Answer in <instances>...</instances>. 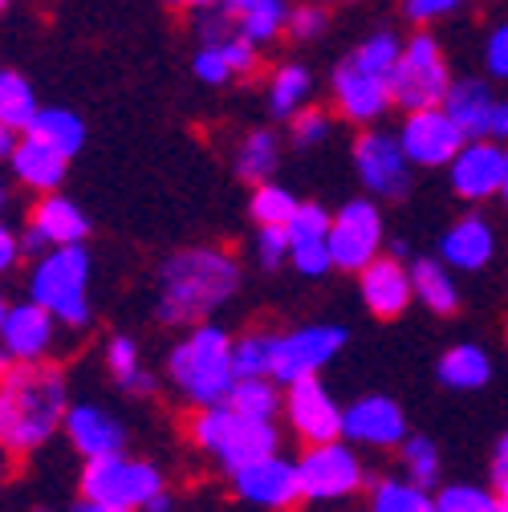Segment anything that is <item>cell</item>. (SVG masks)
<instances>
[{
  "instance_id": "15",
  "label": "cell",
  "mask_w": 508,
  "mask_h": 512,
  "mask_svg": "<svg viewBox=\"0 0 508 512\" xmlns=\"http://www.w3.org/2000/svg\"><path fill=\"white\" fill-rule=\"evenodd\" d=\"M399 143L411 167H448L468 143V135L452 122V114L443 106H427V110H407Z\"/></svg>"
},
{
  "instance_id": "44",
  "label": "cell",
  "mask_w": 508,
  "mask_h": 512,
  "mask_svg": "<svg viewBox=\"0 0 508 512\" xmlns=\"http://www.w3.org/2000/svg\"><path fill=\"white\" fill-rule=\"evenodd\" d=\"M220 49H224V57H228V66H232V74L236 78H248L252 70H257V41H248L244 33H232L228 41H220Z\"/></svg>"
},
{
  "instance_id": "40",
  "label": "cell",
  "mask_w": 508,
  "mask_h": 512,
  "mask_svg": "<svg viewBox=\"0 0 508 512\" xmlns=\"http://www.w3.org/2000/svg\"><path fill=\"white\" fill-rule=\"evenodd\" d=\"M496 488L480 484H439L435 488V512H492Z\"/></svg>"
},
{
  "instance_id": "55",
  "label": "cell",
  "mask_w": 508,
  "mask_h": 512,
  "mask_svg": "<svg viewBox=\"0 0 508 512\" xmlns=\"http://www.w3.org/2000/svg\"><path fill=\"white\" fill-rule=\"evenodd\" d=\"M220 5H224V9H232V13H244V9L252 5V0H220Z\"/></svg>"
},
{
  "instance_id": "31",
  "label": "cell",
  "mask_w": 508,
  "mask_h": 512,
  "mask_svg": "<svg viewBox=\"0 0 508 512\" xmlns=\"http://www.w3.org/2000/svg\"><path fill=\"white\" fill-rule=\"evenodd\" d=\"M224 403L252 419H277L285 411V391L277 378H236Z\"/></svg>"
},
{
  "instance_id": "54",
  "label": "cell",
  "mask_w": 508,
  "mask_h": 512,
  "mask_svg": "<svg viewBox=\"0 0 508 512\" xmlns=\"http://www.w3.org/2000/svg\"><path fill=\"white\" fill-rule=\"evenodd\" d=\"M143 512H171V492H167V488H163V492H159V496H151V500H147V508H143Z\"/></svg>"
},
{
  "instance_id": "36",
  "label": "cell",
  "mask_w": 508,
  "mask_h": 512,
  "mask_svg": "<svg viewBox=\"0 0 508 512\" xmlns=\"http://www.w3.org/2000/svg\"><path fill=\"white\" fill-rule=\"evenodd\" d=\"M399 460H403V476L423 484V488H439L443 480V456L439 447L427 439V435H407L403 447H399Z\"/></svg>"
},
{
  "instance_id": "24",
  "label": "cell",
  "mask_w": 508,
  "mask_h": 512,
  "mask_svg": "<svg viewBox=\"0 0 508 512\" xmlns=\"http://www.w3.org/2000/svg\"><path fill=\"white\" fill-rule=\"evenodd\" d=\"M411 285H415V301L423 309H431L435 317H452L460 309V285H456L452 269L435 261V256L411 261Z\"/></svg>"
},
{
  "instance_id": "28",
  "label": "cell",
  "mask_w": 508,
  "mask_h": 512,
  "mask_svg": "<svg viewBox=\"0 0 508 512\" xmlns=\"http://www.w3.org/2000/svg\"><path fill=\"white\" fill-rule=\"evenodd\" d=\"M366 512H435V492L407 476H374L366 484Z\"/></svg>"
},
{
  "instance_id": "64",
  "label": "cell",
  "mask_w": 508,
  "mask_h": 512,
  "mask_svg": "<svg viewBox=\"0 0 508 512\" xmlns=\"http://www.w3.org/2000/svg\"><path fill=\"white\" fill-rule=\"evenodd\" d=\"M504 334H508V326H504Z\"/></svg>"
},
{
  "instance_id": "18",
  "label": "cell",
  "mask_w": 508,
  "mask_h": 512,
  "mask_svg": "<svg viewBox=\"0 0 508 512\" xmlns=\"http://www.w3.org/2000/svg\"><path fill=\"white\" fill-rule=\"evenodd\" d=\"M330 224L334 216L322 204H301L293 212L289 228V265L301 277H326L334 269V256H330Z\"/></svg>"
},
{
  "instance_id": "20",
  "label": "cell",
  "mask_w": 508,
  "mask_h": 512,
  "mask_svg": "<svg viewBox=\"0 0 508 512\" xmlns=\"http://www.w3.org/2000/svg\"><path fill=\"white\" fill-rule=\"evenodd\" d=\"M57 338V317L37 305L33 297L21 305H9L5 326H0V346H5L17 362H45Z\"/></svg>"
},
{
  "instance_id": "1",
  "label": "cell",
  "mask_w": 508,
  "mask_h": 512,
  "mask_svg": "<svg viewBox=\"0 0 508 512\" xmlns=\"http://www.w3.org/2000/svg\"><path fill=\"white\" fill-rule=\"evenodd\" d=\"M240 289V261L224 248L196 244L167 256L159 269L155 317L163 326H200Z\"/></svg>"
},
{
  "instance_id": "5",
  "label": "cell",
  "mask_w": 508,
  "mask_h": 512,
  "mask_svg": "<svg viewBox=\"0 0 508 512\" xmlns=\"http://www.w3.org/2000/svg\"><path fill=\"white\" fill-rule=\"evenodd\" d=\"M90 252L86 244H57L33 261L29 297L45 305L61 326H86L90 322Z\"/></svg>"
},
{
  "instance_id": "41",
  "label": "cell",
  "mask_w": 508,
  "mask_h": 512,
  "mask_svg": "<svg viewBox=\"0 0 508 512\" xmlns=\"http://www.w3.org/2000/svg\"><path fill=\"white\" fill-rule=\"evenodd\" d=\"M334 131V118L326 110H317V106H301L293 118H289V135H293V147L309 151L317 143H326Z\"/></svg>"
},
{
  "instance_id": "7",
  "label": "cell",
  "mask_w": 508,
  "mask_h": 512,
  "mask_svg": "<svg viewBox=\"0 0 508 512\" xmlns=\"http://www.w3.org/2000/svg\"><path fill=\"white\" fill-rule=\"evenodd\" d=\"M167 488L163 472L151 460H131L126 452L94 456L82 468V500L98 504H118V508H147L151 496Z\"/></svg>"
},
{
  "instance_id": "39",
  "label": "cell",
  "mask_w": 508,
  "mask_h": 512,
  "mask_svg": "<svg viewBox=\"0 0 508 512\" xmlns=\"http://www.w3.org/2000/svg\"><path fill=\"white\" fill-rule=\"evenodd\" d=\"M399 53H403V41H399L391 29H378V33H370V37H366L350 57L358 61L362 70H370V74H378V78H387V82H391Z\"/></svg>"
},
{
  "instance_id": "51",
  "label": "cell",
  "mask_w": 508,
  "mask_h": 512,
  "mask_svg": "<svg viewBox=\"0 0 508 512\" xmlns=\"http://www.w3.org/2000/svg\"><path fill=\"white\" fill-rule=\"evenodd\" d=\"M488 139L508 143V98H496V110H492V122H488Z\"/></svg>"
},
{
  "instance_id": "62",
  "label": "cell",
  "mask_w": 508,
  "mask_h": 512,
  "mask_svg": "<svg viewBox=\"0 0 508 512\" xmlns=\"http://www.w3.org/2000/svg\"><path fill=\"white\" fill-rule=\"evenodd\" d=\"M5 5H9V0H0V13H5Z\"/></svg>"
},
{
  "instance_id": "12",
  "label": "cell",
  "mask_w": 508,
  "mask_h": 512,
  "mask_svg": "<svg viewBox=\"0 0 508 512\" xmlns=\"http://www.w3.org/2000/svg\"><path fill=\"white\" fill-rule=\"evenodd\" d=\"M232 492L244 504H257L265 512H293L305 496H301V476H297V460H285L281 452L261 456L236 472H228Z\"/></svg>"
},
{
  "instance_id": "14",
  "label": "cell",
  "mask_w": 508,
  "mask_h": 512,
  "mask_svg": "<svg viewBox=\"0 0 508 512\" xmlns=\"http://www.w3.org/2000/svg\"><path fill=\"white\" fill-rule=\"evenodd\" d=\"M411 435L403 407L391 395H362L342 411V439L370 452H399Z\"/></svg>"
},
{
  "instance_id": "45",
  "label": "cell",
  "mask_w": 508,
  "mask_h": 512,
  "mask_svg": "<svg viewBox=\"0 0 508 512\" xmlns=\"http://www.w3.org/2000/svg\"><path fill=\"white\" fill-rule=\"evenodd\" d=\"M326 21H330V17H326L322 5H301V9L289 13V25H285V29H289L297 41H313V37L326 33Z\"/></svg>"
},
{
  "instance_id": "53",
  "label": "cell",
  "mask_w": 508,
  "mask_h": 512,
  "mask_svg": "<svg viewBox=\"0 0 508 512\" xmlns=\"http://www.w3.org/2000/svg\"><path fill=\"white\" fill-rule=\"evenodd\" d=\"M74 512H139V508H118V504H98V500H82Z\"/></svg>"
},
{
  "instance_id": "32",
  "label": "cell",
  "mask_w": 508,
  "mask_h": 512,
  "mask_svg": "<svg viewBox=\"0 0 508 512\" xmlns=\"http://www.w3.org/2000/svg\"><path fill=\"white\" fill-rule=\"evenodd\" d=\"M106 370L114 374V382L126 395H151L155 391V374L143 370L139 346H135V338H126V334H114L106 342Z\"/></svg>"
},
{
  "instance_id": "38",
  "label": "cell",
  "mask_w": 508,
  "mask_h": 512,
  "mask_svg": "<svg viewBox=\"0 0 508 512\" xmlns=\"http://www.w3.org/2000/svg\"><path fill=\"white\" fill-rule=\"evenodd\" d=\"M297 208H301V200L293 196L289 187H277L273 179H265V183H257V191H252L248 216L257 224H289Z\"/></svg>"
},
{
  "instance_id": "37",
  "label": "cell",
  "mask_w": 508,
  "mask_h": 512,
  "mask_svg": "<svg viewBox=\"0 0 508 512\" xmlns=\"http://www.w3.org/2000/svg\"><path fill=\"white\" fill-rule=\"evenodd\" d=\"M236 25L248 41L265 45L289 25V9H285V0H252L244 13H236Z\"/></svg>"
},
{
  "instance_id": "60",
  "label": "cell",
  "mask_w": 508,
  "mask_h": 512,
  "mask_svg": "<svg viewBox=\"0 0 508 512\" xmlns=\"http://www.w3.org/2000/svg\"><path fill=\"white\" fill-rule=\"evenodd\" d=\"M0 480H5V443H0Z\"/></svg>"
},
{
  "instance_id": "19",
  "label": "cell",
  "mask_w": 508,
  "mask_h": 512,
  "mask_svg": "<svg viewBox=\"0 0 508 512\" xmlns=\"http://www.w3.org/2000/svg\"><path fill=\"white\" fill-rule=\"evenodd\" d=\"M334 98H338V110L350 118V122H378L395 102H391V82L378 78L370 70H362L354 57H346L342 66L334 70Z\"/></svg>"
},
{
  "instance_id": "57",
  "label": "cell",
  "mask_w": 508,
  "mask_h": 512,
  "mask_svg": "<svg viewBox=\"0 0 508 512\" xmlns=\"http://www.w3.org/2000/svg\"><path fill=\"white\" fill-rule=\"evenodd\" d=\"M5 208H9V187L0 183V216H5Z\"/></svg>"
},
{
  "instance_id": "3",
  "label": "cell",
  "mask_w": 508,
  "mask_h": 512,
  "mask_svg": "<svg viewBox=\"0 0 508 512\" xmlns=\"http://www.w3.org/2000/svg\"><path fill=\"white\" fill-rule=\"evenodd\" d=\"M232 334L216 322L187 326V334L175 342L167 354V378L171 387L192 403V407H216L228 399L236 382V362H232Z\"/></svg>"
},
{
  "instance_id": "22",
  "label": "cell",
  "mask_w": 508,
  "mask_h": 512,
  "mask_svg": "<svg viewBox=\"0 0 508 512\" xmlns=\"http://www.w3.org/2000/svg\"><path fill=\"white\" fill-rule=\"evenodd\" d=\"M492 256H496V232L476 212L456 220L439 240V261L448 265L452 273H480V269L492 265Z\"/></svg>"
},
{
  "instance_id": "26",
  "label": "cell",
  "mask_w": 508,
  "mask_h": 512,
  "mask_svg": "<svg viewBox=\"0 0 508 512\" xmlns=\"http://www.w3.org/2000/svg\"><path fill=\"white\" fill-rule=\"evenodd\" d=\"M443 110L452 114V122L468 139H488V122L496 110V94L484 82H452L448 98H443Z\"/></svg>"
},
{
  "instance_id": "25",
  "label": "cell",
  "mask_w": 508,
  "mask_h": 512,
  "mask_svg": "<svg viewBox=\"0 0 508 512\" xmlns=\"http://www.w3.org/2000/svg\"><path fill=\"white\" fill-rule=\"evenodd\" d=\"M435 374L448 391H480L492 378V358L476 342H456L452 350H443L435 362Z\"/></svg>"
},
{
  "instance_id": "9",
  "label": "cell",
  "mask_w": 508,
  "mask_h": 512,
  "mask_svg": "<svg viewBox=\"0 0 508 512\" xmlns=\"http://www.w3.org/2000/svg\"><path fill=\"white\" fill-rule=\"evenodd\" d=\"M383 212H378L374 196L370 200H350L334 212L330 224V256L338 273H362L374 256H383Z\"/></svg>"
},
{
  "instance_id": "49",
  "label": "cell",
  "mask_w": 508,
  "mask_h": 512,
  "mask_svg": "<svg viewBox=\"0 0 508 512\" xmlns=\"http://www.w3.org/2000/svg\"><path fill=\"white\" fill-rule=\"evenodd\" d=\"M488 480H492L496 492H508V431H500V439H496V447H492Z\"/></svg>"
},
{
  "instance_id": "29",
  "label": "cell",
  "mask_w": 508,
  "mask_h": 512,
  "mask_svg": "<svg viewBox=\"0 0 508 512\" xmlns=\"http://www.w3.org/2000/svg\"><path fill=\"white\" fill-rule=\"evenodd\" d=\"M277 163H281V139H277V131H265V126L261 131H248L240 139V147H236V159H232L236 175L244 183H252V187L273 179Z\"/></svg>"
},
{
  "instance_id": "59",
  "label": "cell",
  "mask_w": 508,
  "mask_h": 512,
  "mask_svg": "<svg viewBox=\"0 0 508 512\" xmlns=\"http://www.w3.org/2000/svg\"><path fill=\"white\" fill-rule=\"evenodd\" d=\"M5 313H9V301H5V297H0V326H5Z\"/></svg>"
},
{
  "instance_id": "34",
  "label": "cell",
  "mask_w": 508,
  "mask_h": 512,
  "mask_svg": "<svg viewBox=\"0 0 508 512\" xmlns=\"http://www.w3.org/2000/svg\"><path fill=\"white\" fill-rule=\"evenodd\" d=\"M37 114H41V106H37V90L29 86V78L17 70H0V122L17 126V131H29V122Z\"/></svg>"
},
{
  "instance_id": "50",
  "label": "cell",
  "mask_w": 508,
  "mask_h": 512,
  "mask_svg": "<svg viewBox=\"0 0 508 512\" xmlns=\"http://www.w3.org/2000/svg\"><path fill=\"white\" fill-rule=\"evenodd\" d=\"M49 248H53V244H49V236H45V232H41V228L29 220V228L21 232V252H25V256H33V261H37V256H45Z\"/></svg>"
},
{
  "instance_id": "6",
  "label": "cell",
  "mask_w": 508,
  "mask_h": 512,
  "mask_svg": "<svg viewBox=\"0 0 508 512\" xmlns=\"http://www.w3.org/2000/svg\"><path fill=\"white\" fill-rule=\"evenodd\" d=\"M297 476H301V496L309 504H338L370 484L358 447L346 439L309 443L297 456Z\"/></svg>"
},
{
  "instance_id": "43",
  "label": "cell",
  "mask_w": 508,
  "mask_h": 512,
  "mask_svg": "<svg viewBox=\"0 0 508 512\" xmlns=\"http://www.w3.org/2000/svg\"><path fill=\"white\" fill-rule=\"evenodd\" d=\"M196 78H200V82H208V86H224V82H232V78H236L220 45H204V49L196 53Z\"/></svg>"
},
{
  "instance_id": "2",
  "label": "cell",
  "mask_w": 508,
  "mask_h": 512,
  "mask_svg": "<svg viewBox=\"0 0 508 512\" xmlns=\"http://www.w3.org/2000/svg\"><path fill=\"white\" fill-rule=\"evenodd\" d=\"M0 411H5V452L29 456L45 447L70 411V382L49 362H17L0 374Z\"/></svg>"
},
{
  "instance_id": "21",
  "label": "cell",
  "mask_w": 508,
  "mask_h": 512,
  "mask_svg": "<svg viewBox=\"0 0 508 512\" xmlns=\"http://www.w3.org/2000/svg\"><path fill=\"white\" fill-rule=\"evenodd\" d=\"M61 431H66L70 447H74L82 460L110 456V452H122V447H126V431H122V423H118L110 411H102L98 403H70Z\"/></svg>"
},
{
  "instance_id": "17",
  "label": "cell",
  "mask_w": 508,
  "mask_h": 512,
  "mask_svg": "<svg viewBox=\"0 0 508 512\" xmlns=\"http://www.w3.org/2000/svg\"><path fill=\"white\" fill-rule=\"evenodd\" d=\"M358 293H362V305L374 317L395 322V317H403L407 305L415 301L411 265L403 261V256H374V261L358 273Z\"/></svg>"
},
{
  "instance_id": "35",
  "label": "cell",
  "mask_w": 508,
  "mask_h": 512,
  "mask_svg": "<svg viewBox=\"0 0 508 512\" xmlns=\"http://www.w3.org/2000/svg\"><path fill=\"white\" fill-rule=\"evenodd\" d=\"M273 346H277L273 330H248V334H240L232 342L236 378H273Z\"/></svg>"
},
{
  "instance_id": "23",
  "label": "cell",
  "mask_w": 508,
  "mask_h": 512,
  "mask_svg": "<svg viewBox=\"0 0 508 512\" xmlns=\"http://www.w3.org/2000/svg\"><path fill=\"white\" fill-rule=\"evenodd\" d=\"M9 163H13L17 183H25L29 191H37V196H49V191H57L61 179H66V171H70V155L53 151L49 143H41L33 135H25L17 143V151H13Z\"/></svg>"
},
{
  "instance_id": "46",
  "label": "cell",
  "mask_w": 508,
  "mask_h": 512,
  "mask_svg": "<svg viewBox=\"0 0 508 512\" xmlns=\"http://www.w3.org/2000/svg\"><path fill=\"white\" fill-rule=\"evenodd\" d=\"M484 66H488V74H492V78L508 82V21H504V25H496V29L488 33V45H484Z\"/></svg>"
},
{
  "instance_id": "63",
  "label": "cell",
  "mask_w": 508,
  "mask_h": 512,
  "mask_svg": "<svg viewBox=\"0 0 508 512\" xmlns=\"http://www.w3.org/2000/svg\"><path fill=\"white\" fill-rule=\"evenodd\" d=\"M171 5H187V0H171Z\"/></svg>"
},
{
  "instance_id": "58",
  "label": "cell",
  "mask_w": 508,
  "mask_h": 512,
  "mask_svg": "<svg viewBox=\"0 0 508 512\" xmlns=\"http://www.w3.org/2000/svg\"><path fill=\"white\" fill-rule=\"evenodd\" d=\"M500 200H504V208H508V171H504V187H500Z\"/></svg>"
},
{
  "instance_id": "52",
  "label": "cell",
  "mask_w": 508,
  "mask_h": 512,
  "mask_svg": "<svg viewBox=\"0 0 508 512\" xmlns=\"http://www.w3.org/2000/svg\"><path fill=\"white\" fill-rule=\"evenodd\" d=\"M21 131H17V126H9V122H0V159H13V151H17V139Z\"/></svg>"
},
{
  "instance_id": "56",
  "label": "cell",
  "mask_w": 508,
  "mask_h": 512,
  "mask_svg": "<svg viewBox=\"0 0 508 512\" xmlns=\"http://www.w3.org/2000/svg\"><path fill=\"white\" fill-rule=\"evenodd\" d=\"M492 512H508V492H496V504H492Z\"/></svg>"
},
{
  "instance_id": "48",
  "label": "cell",
  "mask_w": 508,
  "mask_h": 512,
  "mask_svg": "<svg viewBox=\"0 0 508 512\" xmlns=\"http://www.w3.org/2000/svg\"><path fill=\"white\" fill-rule=\"evenodd\" d=\"M21 236L5 224V220H0V277H9L13 269H17V261H21Z\"/></svg>"
},
{
  "instance_id": "4",
  "label": "cell",
  "mask_w": 508,
  "mask_h": 512,
  "mask_svg": "<svg viewBox=\"0 0 508 512\" xmlns=\"http://www.w3.org/2000/svg\"><path fill=\"white\" fill-rule=\"evenodd\" d=\"M187 435L200 447L204 456H212L224 472H236L261 456L281 452V427L277 419H252L232 411L228 403L216 407H196L192 423H187Z\"/></svg>"
},
{
  "instance_id": "16",
  "label": "cell",
  "mask_w": 508,
  "mask_h": 512,
  "mask_svg": "<svg viewBox=\"0 0 508 512\" xmlns=\"http://www.w3.org/2000/svg\"><path fill=\"white\" fill-rule=\"evenodd\" d=\"M504 171H508V151L496 139H468L460 147V155L448 163V179L452 191L468 204L492 200L504 187Z\"/></svg>"
},
{
  "instance_id": "11",
  "label": "cell",
  "mask_w": 508,
  "mask_h": 512,
  "mask_svg": "<svg viewBox=\"0 0 508 512\" xmlns=\"http://www.w3.org/2000/svg\"><path fill=\"white\" fill-rule=\"evenodd\" d=\"M354 171L374 200H403L411 187V159L399 135L362 131L354 143Z\"/></svg>"
},
{
  "instance_id": "33",
  "label": "cell",
  "mask_w": 508,
  "mask_h": 512,
  "mask_svg": "<svg viewBox=\"0 0 508 512\" xmlns=\"http://www.w3.org/2000/svg\"><path fill=\"white\" fill-rule=\"evenodd\" d=\"M313 94V74L305 66H281L269 82V114L273 118H293Z\"/></svg>"
},
{
  "instance_id": "61",
  "label": "cell",
  "mask_w": 508,
  "mask_h": 512,
  "mask_svg": "<svg viewBox=\"0 0 508 512\" xmlns=\"http://www.w3.org/2000/svg\"><path fill=\"white\" fill-rule=\"evenodd\" d=\"M0 435H5V411H0Z\"/></svg>"
},
{
  "instance_id": "47",
  "label": "cell",
  "mask_w": 508,
  "mask_h": 512,
  "mask_svg": "<svg viewBox=\"0 0 508 512\" xmlns=\"http://www.w3.org/2000/svg\"><path fill=\"white\" fill-rule=\"evenodd\" d=\"M464 5V0H407V17L411 21H435V17H448Z\"/></svg>"
},
{
  "instance_id": "8",
  "label": "cell",
  "mask_w": 508,
  "mask_h": 512,
  "mask_svg": "<svg viewBox=\"0 0 508 512\" xmlns=\"http://www.w3.org/2000/svg\"><path fill=\"white\" fill-rule=\"evenodd\" d=\"M448 90H452V74L439 41L431 33H415L411 41H403V53L391 74V102L399 110H427V106H443Z\"/></svg>"
},
{
  "instance_id": "13",
  "label": "cell",
  "mask_w": 508,
  "mask_h": 512,
  "mask_svg": "<svg viewBox=\"0 0 508 512\" xmlns=\"http://www.w3.org/2000/svg\"><path fill=\"white\" fill-rule=\"evenodd\" d=\"M342 411L338 399L326 391L322 378H297L285 387V423L289 431L309 447V443H330V439H342Z\"/></svg>"
},
{
  "instance_id": "30",
  "label": "cell",
  "mask_w": 508,
  "mask_h": 512,
  "mask_svg": "<svg viewBox=\"0 0 508 512\" xmlns=\"http://www.w3.org/2000/svg\"><path fill=\"white\" fill-rule=\"evenodd\" d=\"M25 135H33V139H41V143H49L53 151H61V155H78L82 151V143H86V122L74 114V110H61V106H49V110H41L33 122H29V131Z\"/></svg>"
},
{
  "instance_id": "42",
  "label": "cell",
  "mask_w": 508,
  "mask_h": 512,
  "mask_svg": "<svg viewBox=\"0 0 508 512\" xmlns=\"http://www.w3.org/2000/svg\"><path fill=\"white\" fill-rule=\"evenodd\" d=\"M257 261L269 273L289 261V228L285 224H257Z\"/></svg>"
},
{
  "instance_id": "27",
  "label": "cell",
  "mask_w": 508,
  "mask_h": 512,
  "mask_svg": "<svg viewBox=\"0 0 508 512\" xmlns=\"http://www.w3.org/2000/svg\"><path fill=\"white\" fill-rule=\"evenodd\" d=\"M33 224L49 236V244H86L90 236V220L86 212L66 200V196H57V191H49V196H41V204L33 208Z\"/></svg>"
},
{
  "instance_id": "10",
  "label": "cell",
  "mask_w": 508,
  "mask_h": 512,
  "mask_svg": "<svg viewBox=\"0 0 508 512\" xmlns=\"http://www.w3.org/2000/svg\"><path fill=\"white\" fill-rule=\"evenodd\" d=\"M346 342H350V334L342 326H326V322L277 334V346H273V378L281 382V387H289V382H297V378L322 374L342 354Z\"/></svg>"
}]
</instances>
